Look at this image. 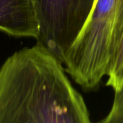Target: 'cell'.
<instances>
[{"label": "cell", "mask_w": 123, "mask_h": 123, "mask_svg": "<svg viewBox=\"0 0 123 123\" xmlns=\"http://www.w3.org/2000/svg\"><path fill=\"white\" fill-rule=\"evenodd\" d=\"M0 31L36 39L40 26L35 0H0Z\"/></svg>", "instance_id": "cell-4"}, {"label": "cell", "mask_w": 123, "mask_h": 123, "mask_svg": "<svg viewBox=\"0 0 123 123\" xmlns=\"http://www.w3.org/2000/svg\"><path fill=\"white\" fill-rule=\"evenodd\" d=\"M40 31L36 43L62 62L83 25L94 0H35Z\"/></svg>", "instance_id": "cell-3"}, {"label": "cell", "mask_w": 123, "mask_h": 123, "mask_svg": "<svg viewBox=\"0 0 123 123\" xmlns=\"http://www.w3.org/2000/svg\"><path fill=\"white\" fill-rule=\"evenodd\" d=\"M62 65L37 43L9 56L0 68V123H92Z\"/></svg>", "instance_id": "cell-1"}, {"label": "cell", "mask_w": 123, "mask_h": 123, "mask_svg": "<svg viewBox=\"0 0 123 123\" xmlns=\"http://www.w3.org/2000/svg\"><path fill=\"white\" fill-rule=\"evenodd\" d=\"M106 86L117 92L123 89V35L109 65Z\"/></svg>", "instance_id": "cell-5"}, {"label": "cell", "mask_w": 123, "mask_h": 123, "mask_svg": "<svg viewBox=\"0 0 123 123\" xmlns=\"http://www.w3.org/2000/svg\"><path fill=\"white\" fill-rule=\"evenodd\" d=\"M123 35V0H94L63 64L66 73L86 90L96 88L106 75Z\"/></svg>", "instance_id": "cell-2"}, {"label": "cell", "mask_w": 123, "mask_h": 123, "mask_svg": "<svg viewBox=\"0 0 123 123\" xmlns=\"http://www.w3.org/2000/svg\"><path fill=\"white\" fill-rule=\"evenodd\" d=\"M114 93L110 111L103 119L97 123H123V89Z\"/></svg>", "instance_id": "cell-6"}]
</instances>
